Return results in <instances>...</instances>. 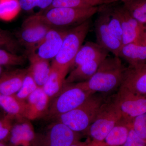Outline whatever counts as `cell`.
Instances as JSON below:
<instances>
[{"mask_svg":"<svg viewBox=\"0 0 146 146\" xmlns=\"http://www.w3.org/2000/svg\"><path fill=\"white\" fill-rule=\"evenodd\" d=\"M126 69L119 56H107L91 78L77 83L93 94L108 95L121 86Z\"/></svg>","mask_w":146,"mask_h":146,"instance_id":"obj_1","label":"cell"},{"mask_svg":"<svg viewBox=\"0 0 146 146\" xmlns=\"http://www.w3.org/2000/svg\"><path fill=\"white\" fill-rule=\"evenodd\" d=\"M108 96L100 93L92 94L81 105L58 116L52 121L62 123L77 133L86 132Z\"/></svg>","mask_w":146,"mask_h":146,"instance_id":"obj_2","label":"cell"},{"mask_svg":"<svg viewBox=\"0 0 146 146\" xmlns=\"http://www.w3.org/2000/svg\"><path fill=\"white\" fill-rule=\"evenodd\" d=\"M90 24L89 19L69 30L51 66L68 74L89 32Z\"/></svg>","mask_w":146,"mask_h":146,"instance_id":"obj_3","label":"cell"},{"mask_svg":"<svg viewBox=\"0 0 146 146\" xmlns=\"http://www.w3.org/2000/svg\"><path fill=\"white\" fill-rule=\"evenodd\" d=\"M93 94L83 89L78 83L64 84L61 92L50 102L46 117L52 120L75 109Z\"/></svg>","mask_w":146,"mask_h":146,"instance_id":"obj_4","label":"cell"},{"mask_svg":"<svg viewBox=\"0 0 146 146\" xmlns=\"http://www.w3.org/2000/svg\"><path fill=\"white\" fill-rule=\"evenodd\" d=\"M103 6L87 8L54 7L39 14L43 21L52 27L76 26L100 12Z\"/></svg>","mask_w":146,"mask_h":146,"instance_id":"obj_5","label":"cell"},{"mask_svg":"<svg viewBox=\"0 0 146 146\" xmlns=\"http://www.w3.org/2000/svg\"><path fill=\"white\" fill-rule=\"evenodd\" d=\"M122 118L114 95L106 98L86 132L92 142L102 143L111 129Z\"/></svg>","mask_w":146,"mask_h":146,"instance_id":"obj_6","label":"cell"},{"mask_svg":"<svg viewBox=\"0 0 146 146\" xmlns=\"http://www.w3.org/2000/svg\"><path fill=\"white\" fill-rule=\"evenodd\" d=\"M79 137V133L62 123L52 121L45 130L35 133L31 146H70Z\"/></svg>","mask_w":146,"mask_h":146,"instance_id":"obj_7","label":"cell"},{"mask_svg":"<svg viewBox=\"0 0 146 146\" xmlns=\"http://www.w3.org/2000/svg\"><path fill=\"white\" fill-rule=\"evenodd\" d=\"M114 95L122 117L132 121L134 118L146 112V95L134 93L122 87Z\"/></svg>","mask_w":146,"mask_h":146,"instance_id":"obj_8","label":"cell"},{"mask_svg":"<svg viewBox=\"0 0 146 146\" xmlns=\"http://www.w3.org/2000/svg\"><path fill=\"white\" fill-rule=\"evenodd\" d=\"M52 28L43 21L39 13L30 16L22 25L19 33L20 42L29 51L44 38Z\"/></svg>","mask_w":146,"mask_h":146,"instance_id":"obj_9","label":"cell"},{"mask_svg":"<svg viewBox=\"0 0 146 146\" xmlns=\"http://www.w3.org/2000/svg\"><path fill=\"white\" fill-rule=\"evenodd\" d=\"M68 31L52 28L44 38L28 51L29 55L45 60L54 59L58 53Z\"/></svg>","mask_w":146,"mask_h":146,"instance_id":"obj_10","label":"cell"},{"mask_svg":"<svg viewBox=\"0 0 146 146\" xmlns=\"http://www.w3.org/2000/svg\"><path fill=\"white\" fill-rule=\"evenodd\" d=\"M95 23V32L97 43L108 52L118 56L122 46L121 41L110 31L107 22V9L102 8Z\"/></svg>","mask_w":146,"mask_h":146,"instance_id":"obj_11","label":"cell"},{"mask_svg":"<svg viewBox=\"0 0 146 146\" xmlns=\"http://www.w3.org/2000/svg\"><path fill=\"white\" fill-rule=\"evenodd\" d=\"M50 102V99L42 87H38L26 101L23 117L31 121L46 117Z\"/></svg>","mask_w":146,"mask_h":146,"instance_id":"obj_12","label":"cell"},{"mask_svg":"<svg viewBox=\"0 0 146 146\" xmlns=\"http://www.w3.org/2000/svg\"><path fill=\"white\" fill-rule=\"evenodd\" d=\"M35 135L30 121L21 117L15 120L8 140L9 146H31Z\"/></svg>","mask_w":146,"mask_h":146,"instance_id":"obj_13","label":"cell"},{"mask_svg":"<svg viewBox=\"0 0 146 146\" xmlns=\"http://www.w3.org/2000/svg\"><path fill=\"white\" fill-rule=\"evenodd\" d=\"M122 28V45L139 43L144 26L132 17L122 6L116 7Z\"/></svg>","mask_w":146,"mask_h":146,"instance_id":"obj_14","label":"cell"},{"mask_svg":"<svg viewBox=\"0 0 146 146\" xmlns=\"http://www.w3.org/2000/svg\"><path fill=\"white\" fill-rule=\"evenodd\" d=\"M121 87L136 94L146 95V63L138 67L127 68Z\"/></svg>","mask_w":146,"mask_h":146,"instance_id":"obj_15","label":"cell"},{"mask_svg":"<svg viewBox=\"0 0 146 146\" xmlns=\"http://www.w3.org/2000/svg\"><path fill=\"white\" fill-rule=\"evenodd\" d=\"M27 73V69H16L4 72L0 77V94L16 95L21 89Z\"/></svg>","mask_w":146,"mask_h":146,"instance_id":"obj_16","label":"cell"},{"mask_svg":"<svg viewBox=\"0 0 146 146\" xmlns=\"http://www.w3.org/2000/svg\"><path fill=\"white\" fill-rule=\"evenodd\" d=\"M118 56L128 63L129 67L140 66L146 63V45L136 43L123 45Z\"/></svg>","mask_w":146,"mask_h":146,"instance_id":"obj_17","label":"cell"},{"mask_svg":"<svg viewBox=\"0 0 146 146\" xmlns=\"http://www.w3.org/2000/svg\"><path fill=\"white\" fill-rule=\"evenodd\" d=\"M106 58L78 65L66 78L64 84L77 83L87 81L96 72L102 61Z\"/></svg>","mask_w":146,"mask_h":146,"instance_id":"obj_18","label":"cell"},{"mask_svg":"<svg viewBox=\"0 0 146 146\" xmlns=\"http://www.w3.org/2000/svg\"><path fill=\"white\" fill-rule=\"evenodd\" d=\"M132 121L122 117L115 124L102 142L106 146H122L128 138Z\"/></svg>","mask_w":146,"mask_h":146,"instance_id":"obj_19","label":"cell"},{"mask_svg":"<svg viewBox=\"0 0 146 146\" xmlns=\"http://www.w3.org/2000/svg\"><path fill=\"white\" fill-rule=\"evenodd\" d=\"M108 52L97 43L88 42L82 45L77 54L72 67H74L86 62L106 58Z\"/></svg>","mask_w":146,"mask_h":146,"instance_id":"obj_20","label":"cell"},{"mask_svg":"<svg viewBox=\"0 0 146 146\" xmlns=\"http://www.w3.org/2000/svg\"><path fill=\"white\" fill-rule=\"evenodd\" d=\"M30 65L28 72L33 78L37 86L43 87L48 78L51 69L49 60L29 55Z\"/></svg>","mask_w":146,"mask_h":146,"instance_id":"obj_21","label":"cell"},{"mask_svg":"<svg viewBox=\"0 0 146 146\" xmlns=\"http://www.w3.org/2000/svg\"><path fill=\"white\" fill-rule=\"evenodd\" d=\"M67 74V73L51 66L48 78L42 87L50 101L62 91Z\"/></svg>","mask_w":146,"mask_h":146,"instance_id":"obj_22","label":"cell"},{"mask_svg":"<svg viewBox=\"0 0 146 146\" xmlns=\"http://www.w3.org/2000/svg\"><path fill=\"white\" fill-rule=\"evenodd\" d=\"M120 0H53L51 5L46 10L54 7L87 8L109 5Z\"/></svg>","mask_w":146,"mask_h":146,"instance_id":"obj_23","label":"cell"},{"mask_svg":"<svg viewBox=\"0 0 146 146\" xmlns=\"http://www.w3.org/2000/svg\"><path fill=\"white\" fill-rule=\"evenodd\" d=\"M26 102L18 99L15 95L5 96L0 94V107L7 115L15 119L23 117Z\"/></svg>","mask_w":146,"mask_h":146,"instance_id":"obj_24","label":"cell"},{"mask_svg":"<svg viewBox=\"0 0 146 146\" xmlns=\"http://www.w3.org/2000/svg\"><path fill=\"white\" fill-rule=\"evenodd\" d=\"M123 5L139 23L146 25V0H129Z\"/></svg>","mask_w":146,"mask_h":146,"instance_id":"obj_25","label":"cell"},{"mask_svg":"<svg viewBox=\"0 0 146 146\" xmlns=\"http://www.w3.org/2000/svg\"><path fill=\"white\" fill-rule=\"evenodd\" d=\"M21 9L19 0H0V20L7 22L12 21Z\"/></svg>","mask_w":146,"mask_h":146,"instance_id":"obj_26","label":"cell"},{"mask_svg":"<svg viewBox=\"0 0 146 146\" xmlns=\"http://www.w3.org/2000/svg\"><path fill=\"white\" fill-rule=\"evenodd\" d=\"M108 26L110 31L118 39L122 41L123 31L121 19L116 7L106 8ZM122 42V41H121Z\"/></svg>","mask_w":146,"mask_h":146,"instance_id":"obj_27","label":"cell"},{"mask_svg":"<svg viewBox=\"0 0 146 146\" xmlns=\"http://www.w3.org/2000/svg\"><path fill=\"white\" fill-rule=\"evenodd\" d=\"M33 78L28 72L21 89L15 95L16 98L23 101L26 102L29 97L38 88Z\"/></svg>","mask_w":146,"mask_h":146,"instance_id":"obj_28","label":"cell"},{"mask_svg":"<svg viewBox=\"0 0 146 146\" xmlns=\"http://www.w3.org/2000/svg\"><path fill=\"white\" fill-rule=\"evenodd\" d=\"M25 58L23 56L18 55L7 50L0 48V65L16 66L23 65Z\"/></svg>","mask_w":146,"mask_h":146,"instance_id":"obj_29","label":"cell"},{"mask_svg":"<svg viewBox=\"0 0 146 146\" xmlns=\"http://www.w3.org/2000/svg\"><path fill=\"white\" fill-rule=\"evenodd\" d=\"M16 119L6 114L0 117V141L5 142L8 141Z\"/></svg>","mask_w":146,"mask_h":146,"instance_id":"obj_30","label":"cell"},{"mask_svg":"<svg viewBox=\"0 0 146 146\" xmlns=\"http://www.w3.org/2000/svg\"><path fill=\"white\" fill-rule=\"evenodd\" d=\"M17 47L18 44L15 39L8 33L0 29V48L16 54Z\"/></svg>","mask_w":146,"mask_h":146,"instance_id":"obj_31","label":"cell"},{"mask_svg":"<svg viewBox=\"0 0 146 146\" xmlns=\"http://www.w3.org/2000/svg\"><path fill=\"white\" fill-rule=\"evenodd\" d=\"M132 128L139 137L146 141V112L133 119Z\"/></svg>","mask_w":146,"mask_h":146,"instance_id":"obj_32","label":"cell"},{"mask_svg":"<svg viewBox=\"0 0 146 146\" xmlns=\"http://www.w3.org/2000/svg\"><path fill=\"white\" fill-rule=\"evenodd\" d=\"M53 0H19L22 9L30 11L35 7L46 9L51 4Z\"/></svg>","mask_w":146,"mask_h":146,"instance_id":"obj_33","label":"cell"},{"mask_svg":"<svg viewBox=\"0 0 146 146\" xmlns=\"http://www.w3.org/2000/svg\"><path fill=\"white\" fill-rule=\"evenodd\" d=\"M122 146H146V141L139 137L131 128L126 141Z\"/></svg>","mask_w":146,"mask_h":146,"instance_id":"obj_34","label":"cell"},{"mask_svg":"<svg viewBox=\"0 0 146 146\" xmlns=\"http://www.w3.org/2000/svg\"><path fill=\"white\" fill-rule=\"evenodd\" d=\"M138 44L146 45V25L144 26Z\"/></svg>","mask_w":146,"mask_h":146,"instance_id":"obj_35","label":"cell"},{"mask_svg":"<svg viewBox=\"0 0 146 146\" xmlns=\"http://www.w3.org/2000/svg\"><path fill=\"white\" fill-rule=\"evenodd\" d=\"M70 146H92V142L91 141L90 143H86L78 141Z\"/></svg>","mask_w":146,"mask_h":146,"instance_id":"obj_36","label":"cell"},{"mask_svg":"<svg viewBox=\"0 0 146 146\" xmlns=\"http://www.w3.org/2000/svg\"><path fill=\"white\" fill-rule=\"evenodd\" d=\"M0 146H9L8 144H6L4 142L0 141Z\"/></svg>","mask_w":146,"mask_h":146,"instance_id":"obj_37","label":"cell"},{"mask_svg":"<svg viewBox=\"0 0 146 146\" xmlns=\"http://www.w3.org/2000/svg\"><path fill=\"white\" fill-rule=\"evenodd\" d=\"M120 1L124 3H125L127 1L129 0H120Z\"/></svg>","mask_w":146,"mask_h":146,"instance_id":"obj_38","label":"cell"},{"mask_svg":"<svg viewBox=\"0 0 146 146\" xmlns=\"http://www.w3.org/2000/svg\"><path fill=\"white\" fill-rule=\"evenodd\" d=\"M1 109H2V108H1V107H0V110H1ZM4 115H1V110H0V117H3V116Z\"/></svg>","mask_w":146,"mask_h":146,"instance_id":"obj_39","label":"cell"}]
</instances>
